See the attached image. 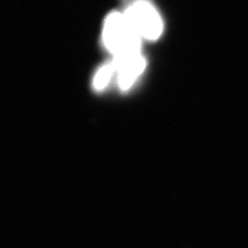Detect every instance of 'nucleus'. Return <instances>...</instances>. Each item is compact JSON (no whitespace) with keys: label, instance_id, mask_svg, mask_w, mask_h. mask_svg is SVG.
Wrapping results in <instances>:
<instances>
[{"label":"nucleus","instance_id":"f257e3e1","mask_svg":"<svg viewBox=\"0 0 248 248\" xmlns=\"http://www.w3.org/2000/svg\"><path fill=\"white\" fill-rule=\"evenodd\" d=\"M103 42L114 58L141 53L142 36L137 32L124 13L112 12L107 16L103 29Z\"/></svg>","mask_w":248,"mask_h":248},{"label":"nucleus","instance_id":"f03ea898","mask_svg":"<svg viewBox=\"0 0 248 248\" xmlns=\"http://www.w3.org/2000/svg\"><path fill=\"white\" fill-rule=\"evenodd\" d=\"M124 15L142 38L156 41L164 31V22L152 0H122Z\"/></svg>","mask_w":248,"mask_h":248},{"label":"nucleus","instance_id":"7ed1b4c3","mask_svg":"<svg viewBox=\"0 0 248 248\" xmlns=\"http://www.w3.org/2000/svg\"><path fill=\"white\" fill-rule=\"evenodd\" d=\"M117 83L122 91H127L136 83L146 67V59L142 53L131 54L120 58H113Z\"/></svg>","mask_w":248,"mask_h":248},{"label":"nucleus","instance_id":"20e7f679","mask_svg":"<svg viewBox=\"0 0 248 248\" xmlns=\"http://www.w3.org/2000/svg\"><path fill=\"white\" fill-rule=\"evenodd\" d=\"M116 74L115 66L113 61L106 62L105 64L100 66L93 78L92 85L93 88L96 91H103L108 84H110L113 76Z\"/></svg>","mask_w":248,"mask_h":248}]
</instances>
